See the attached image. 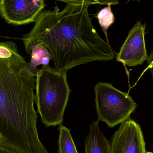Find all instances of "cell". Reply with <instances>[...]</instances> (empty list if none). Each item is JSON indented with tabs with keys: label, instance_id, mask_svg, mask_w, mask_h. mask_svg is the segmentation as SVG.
I'll use <instances>...</instances> for the list:
<instances>
[{
	"label": "cell",
	"instance_id": "12",
	"mask_svg": "<svg viewBox=\"0 0 153 153\" xmlns=\"http://www.w3.org/2000/svg\"><path fill=\"white\" fill-rule=\"evenodd\" d=\"M19 54L16 44L12 41L0 42V58L9 59Z\"/></svg>",
	"mask_w": 153,
	"mask_h": 153
},
{
	"label": "cell",
	"instance_id": "17",
	"mask_svg": "<svg viewBox=\"0 0 153 153\" xmlns=\"http://www.w3.org/2000/svg\"><path fill=\"white\" fill-rule=\"evenodd\" d=\"M1 138V134H0V139Z\"/></svg>",
	"mask_w": 153,
	"mask_h": 153
},
{
	"label": "cell",
	"instance_id": "16",
	"mask_svg": "<svg viewBox=\"0 0 153 153\" xmlns=\"http://www.w3.org/2000/svg\"><path fill=\"white\" fill-rule=\"evenodd\" d=\"M152 153V152H146V153Z\"/></svg>",
	"mask_w": 153,
	"mask_h": 153
},
{
	"label": "cell",
	"instance_id": "13",
	"mask_svg": "<svg viewBox=\"0 0 153 153\" xmlns=\"http://www.w3.org/2000/svg\"><path fill=\"white\" fill-rule=\"evenodd\" d=\"M64 2L69 4H103V5H116L119 4V0H56Z\"/></svg>",
	"mask_w": 153,
	"mask_h": 153
},
{
	"label": "cell",
	"instance_id": "3",
	"mask_svg": "<svg viewBox=\"0 0 153 153\" xmlns=\"http://www.w3.org/2000/svg\"><path fill=\"white\" fill-rule=\"evenodd\" d=\"M36 76L35 102L42 122L47 127L61 125L71 91L66 73L42 66Z\"/></svg>",
	"mask_w": 153,
	"mask_h": 153
},
{
	"label": "cell",
	"instance_id": "6",
	"mask_svg": "<svg viewBox=\"0 0 153 153\" xmlns=\"http://www.w3.org/2000/svg\"><path fill=\"white\" fill-rule=\"evenodd\" d=\"M146 143L139 124L129 118L121 123L111 138L110 153H145Z\"/></svg>",
	"mask_w": 153,
	"mask_h": 153
},
{
	"label": "cell",
	"instance_id": "1",
	"mask_svg": "<svg viewBox=\"0 0 153 153\" xmlns=\"http://www.w3.org/2000/svg\"><path fill=\"white\" fill-rule=\"evenodd\" d=\"M88 4H67L63 10L41 12L22 40L24 46L40 44L48 49L55 69L64 72L77 65L116 57L109 43L98 35Z\"/></svg>",
	"mask_w": 153,
	"mask_h": 153
},
{
	"label": "cell",
	"instance_id": "14",
	"mask_svg": "<svg viewBox=\"0 0 153 153\" xmlns=\"http://www.w3.org/2000/svg\"><path fill=\"white\" fill-rule=\"evenodd\" d=\"M0 153H17L14 151L0 145Z\"/></svg>",
	"mask_w": 153,
	"mask_h": 153
},
{
	"label": "cell",
	"instance_id": "15",
	"mask_svg": "<svg viewBox=\"0 0 153 153\" xmlns=\"http://www.w3.org/2000/svg\"><path fill=\"white\" fill-rule=\"evenodd\" d=\"M130 1H137L139 2H141V0H127L126 3Z\"/></svg>",
	"mask_w": 153,
	"mask_h": 153
},
{
	"label": "cell",
	"instance_id": "9",
	"mask_svg": "<svg viewBox=\"0 0 153 153\" xmlns=\"http://www.w3.org/2000/svg\"><path fill=\"white\" fill-rule=\"evenodd\" d=\"M99 120L90 126L84 141L85 153H110V143L100 129Z\"/></svg>",
	"mask_w": 153,
	"mask_h": 153
},
{
	"label": "cell",
	"instance_id": "7",
	"mask_svg": "<svg viewBox=\"0 0 153 153\" xmlns=\"http://www.w3.org/2000/svg\"><path fill=\"white\" fill-rule=\"evenodd\" d=\"M45 0H0V14L10 24L35 22L45 6Z\"/></svg>",
	"mask_w": 153,
	"mask_h": 153
},
{
	"label": "cell",
	"instance_id": "2",
	"mask_svg": "<svg viewBox=\"0 0 153 153\" xmlns=\"http://www.w3.org/2000/svg\"><path fill=\"white\" fill-rule=\"evenodd\" d=\"M27 63L20 54L0 58V145L17 153H49L37 130L35 78L20 72Z\"/></svg>",
	"mask_w": 153,
	"mask_h": 153
},
{
	"label": "cell",
	"instance_id": "10",
	"mask_svg": "<svg viewBox=\"0 0 153 153\" xmlns=\"http://www.w3.org/2000/svg\"><path fill=\"white\" fill-rule=\"evenodd\" d=\"M58 153H78L69 128L59 125Z\"/></svg>",
	"mask_w": 153,
	"mask_h": 153
},
{
	"label": "cell",
	"instance_id": "8",
	"mask_svg": "<svg viewBox=\"0 0 153 153\" xmlns=\"http://www.w3.org/2000/svg\"><path fill=\"white\" fill-rule=\"evenodd\" d=\"M27 53H31V61L21 69L20 72L26 76L34 77L37 76L39 69L37 66H49L52 57L49 51L40 44L31 43L25 46Z\"/></svg>",
	"mask_w": 153,
	"mask_h": 153
},
{
	"label": "cell",
	"instance_id": "5",
	"mask_svg": "<svg viewBox=\"0 0 153 153\" xmlns=\"http://www.w3.org/2000/svg\"><path fill=\"white\" fill-rule=\"evenodd\" d=\"M146 24L138 21L129 31L128 36L116 54V61L128 66L143 64L148 60L145 36Z\"/></svg>",
	"mask_w": 153,
	"mask_h": 153
},
{
	"label": "cell",
	"instance_id": "4",
	"mask_svg": "<svg viewBox=\"0 0 153 153\" xmlns=\"http://www.w3.org/2000/svg\"><path fill=\"white\" fill-rule=\"evenodd\" d=\"M94 92L99 120L109 127H114L130 118L137 107L128 94L116 89L111 83L100 82Z\"/></svg>",
	"mask_w": 153,
	"mask_h": 153
},
{
	"label": "cell",
	"instance_id": "11",
	"mask_svg": "<svg viewBox=\"0 0 153 153\" xmlns=\"http://www.w3.org/2000/svg\"><path fill=\"white\" fill-rule=\"evenodd\" d=\"M99 23L102 30L107 37V43H108L107 30L115 22V17L111 10V5H108L107 7L101 10L97 15Z\"/></svg>",
	"mask_w": 153,
	"mask_h": 153
}]
</instances>
